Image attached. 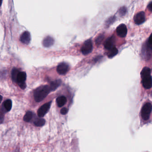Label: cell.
Returning <instances> with one entry per match:
<instances>
[{
	"label": "cell",
	"mask_w": 152,
	"mask_h": 152,
	"mask_svg": "<svg viewBox=\"0 0 152 152\" xmlns=\"http://www.w3.org/2000/svg\"><path fill=\"white\" fill-rule=\"evenodd\" d=\"M26 79V73L25 72H20L17 78V84L25 82Z\"/></svg>",
	"instance_id": "4fadbf2b"
},
{
	"label": "cell",
	"mask_w": 152,
	"mask_h": 152,
	"mask_svg": "<svg viewBox=\"0 0 152 152\" xmlns=\"http://www.w3.org/2000/svg\"><path fill=\"white\" fill-rule=\"evenodd\" d=\"M104 35H102V34L99 35V36H98V37H97V39H96V43H97V44H99L100 43H101V41H102V40L104 39Z\"/></svg>",
	"instance_id": "603a6c76"
},
{
	"label": "cell",
	"mask_w": 152,
	"mask_h": 152,
	"mask_svg": "<svg viewBox=\"0 0 152 152\" xmlns=\"http://www.w3.org/2000/svg\"><path fill=\"white\" fill-rule=\"evenodd\" d=\"M115 38L114 37H111L108 38L105 43V48L108 50H110L113 47H114Z\"/></svg>",
	"instance_id": "8fae6325"
},
{
	"label": "cell",
	"mask_w": 152,
	"mask_h": 152,
	"mask_svg": "<svg viewBox=\"0 0 152 152\" xmlns=\"http://www.w3.org/2000/svg\"><path fill=\"white\" fill-rule=\"evenodd\" d=\"M51 92L49 85H45L40 86L35 90L33 94L34 100L36 102L42 101Z\"/></svg>",
	"instance_id": "6da1fadb"
},
{
	"label": "cell",
	"mask_w": 152,
	"mask_h": 152,
	"mask_svg": "<svg viewBox=\"0 0 152 152\" xmlns=\"http://www.w3.org/2000/svg\"><path fill=\"white\" fill-rule=\"evenodd\" d=\"M68 112V109L66 108H62V109L61 110V113L62 115H65L67 114Z\"/></svg>",
	"instance_id": "d4e9b609"
},
{
	"label": "cell",
	"mask_w": 152,
	"mask_h": 152,
	"mask_svg": "<svg viewBox=\"0 0 152 152\" xmlns=\"http://www.w3.org/2000/svg\"><path fill=\"white\" fill-rule=\"evenodd\" d=\"M148 9H149L150 11L152 12V1L148 5Z\"/></svg>",
	"instance_id": "4316f807"
},
{
	"label": "cell",
	"mask_w": 152,
	"mask_h": 152,
	"mask_svg": "<svg viewBox=\"0 0 152 152\" xmlns=\"http://www.w3.org/2000/svg\"><path fill=\"white\" fill-rule=\"evenodd\" d=\"M2 100V96L0 95V103H1Z\"/></svg>",
	"instance_id": "f1b7e54d"
},
{
	"label": "cell",
	"mask_w": 152,
	"mask_h": 152,
	"mask_svg": "<svg viewBox=\"0 0 152 152\" xmlns=\"http://www.w3.org/2000/svg\"><path fill=\"white\" fill-rule=\"evenodd\" d=\"M45 123V120L41 118H37L34 121V125L38 127L43 126Z\"/></svg>",
	"instance_id": "2e32d148"
},
{
	"label": "cell",
	"mask_w": 152,
	"mask_h": 152,
	"mask_svg": "<svg viewBox=\"0 0 152 152\" xmlns=\"http://www.w3.org/2000/svg\"><path fill=\"white\" fill-rule=\"evenodd\" d=\"M146 45L148 48H149L151 50H152V33L150 35L149 38L148 39V42H147Z\"/></svg>",
	"instance_id": "7402d4cb"
},
{
	"label": "cell",
	"mask_w": 152,
	"mask_h": 152,
	"mask_svg": "<svg viewBox=\"0 0 152 152\" xmlns=\"http://www.w3.org/2000/svg\"><path fill=\"white\" fill-rule=\"evenodd\" d=\"M151 96L152 97V93H151Z\"/></svg>",
	"instance_id": "4dcf8cb0"
},
{
	"label": "cell",
	"mask_w": 152,
	"mask_h": 152,
	"mask_svg": "<svg viewBox=\"0 0 152 152\" xmlns=\"http://www.w3.org/2000/svg\"><path fill=\"white\" fill-rule=\"evenodd\" d=\"M69 70V65L66 63H61L59 64L57 68V73L60 75L66 74Z\"/></svg>",
	"instance_id": "5b68a950"
},
{
	"label": "cell",
	"mask_w": 152,
	"mask_h": 152,
	"mask_svg": "<svg viewBox=\"0 0 152 152\" xmlns=\"http://www.w3.org/2000/svg\"><path fill=\"white\" fill-rule=\"evenodd\" d=\"M116 32L117 35L121 37H125L127 33V29L124 24H121L117 28Z\"/></svg>",
	"instance_id": "8992f818"
},
{
	"label": "cell",
	"mask_w": 152,
	"mask_h": 152,
	"mask_svg": "<svg viewBox=\"0 0 152 152\" xmlns=\"http://www.w3.org/2000/svg\"><path fill=\"white\" fill-rule=\"evenodd\" d=\"M61 81L60 80H56L50 83L49 85L51 91H54L56 90L61 84Z\"/></svg>",
	"instance_id": "5bb4252c"
},
{
	"label": "cell",
	"mask_w": 152,
	"mask_h": 152,
	"mask_svg": "<svg viewBox=\"0 0 152 152\" xmlns=\"http://www.w3.org/2000/svg\"><path fill=\"white\" fill-rule=\"evenodd\" d=\"M56 101H57V103L58 107H61L66 104L67 102V99L65 96H60L57 97Z\"/></svg>",
	"instance_id": "7c38bea8"
},
{
	"label": "cell",
	"mask_w": 152,
	"mask_h": 152,
	"mask_svg": "<svg viewBox=\"0 0 152 152\" xmlns=\"http://www.w3.org/2000/svg\"><path fill=\"white\" fill-rule=\"evenodd\" d=\"M20 73V71L18 69L16 68H14L12 71V78L14 82H16L17 81V78L18 74Z\"/></svg>",
	"instance_id": "9a60e30c"
},
{
	"label": "cell",
	"mask_w": 152,
	"mask_h": 152,
	"mask_svg": "<svg viewBox=\"0 0 152 152\" xmlns=\"http://www.w3.org/2000/svg\"><path fill=\"white\" fill-rule=\"evenodd\" d=\"M152 110V105L151 103L148 102L145 104L141 109V115L142 119L145 121L149 119Z\"/></svg>",
	"instance_id": "7a4b0ae2"
},
{
	"label": "cell",
	"mask_w": 152,
	"mask_h": 152,
	"mask_svg": "<svg viewBox=\"0 0 152 152\" xmlns=\"http://www.w3.org/2000/svg\"><path fill=\"white\" fill-rule=\"evenodd\" d=\"M2 3V0H0V6H1Z\"/></svg>",
	"instance_id": "f546056e"
},
{
	"label": "cell",
	"mask_w": 152,
	"mask_h": 152,
	"mask_svg": "<svg viewBox=\"0 0 152 152\" xmlns=\"http://www.w3.org/2000/svg\"><path fill=\"white\" fill-rule=\"evenodd\" d=\"M51 103H52V101L47 102V103L44 104L43 105H42L41 107L39 108L38 111H37V115H38L39 117H43L48 113L49 109H50Z\"/></svg>",
	"instance_id": "277c9868"
},
{
	"label": "cell",
	"mask_w": 152,
	"mask_h": 152,
	"mask_svg": "<svg viewBox=\"0 0 152 152\" xmlns=\"http://www.w3.org/2000/svg\"><path fill=\"white\" fill-rule=\"evenodd\" d=\"M93 50V44L91 39H89L84 42L81 47V51L84 55H87Z\"/></svg>",
	"instance_id": "3957f363"
},
{
	"label": "cell",
	"mask_w": 152,
	"mask_h": 152,
	"mask_svg": "<svg viewBox=\"0 0 152 152\" xmlns=\"http://www.w3.org/2000/svg\"><path fill=\"white\" fill-rule=\"evenodd\" d=\"M143 86L146 89H149L152 87V78L151 75H148L142 77Z\"/></svg>",
	"instance_id": "52a82bcc"
},
{
	"label": "cell",
	"mask_w": 152,
	"mask_h": 152,
	"mask_svg": "<svg viewBox=\"0 0 152 152\" xmlns=\"http://www.w3.org/2000/svg\"><path fill=\"white\" fill-rule=\"evenodd\" d=\"M33 117V113L31 111H28L24 116V121L25 122H29Z\"/></svg>",
	"instance_id": "ffe728a7"
},
{
	"label": "cell",
	"mask_w": 152,
	"mask_h": 152,
	"mask_svg": "<svg viewBox=\"0 0 152 152\" xmlns=\"http://www.w3.org/2000/svg\"><path fill=\"white\" fill-rule=\"evenodd\" d=\"M109 50V53L108 54V57L109 58L113 57L116 56L118 53V50H117V49L115 46L113 47L111 49Z\"/></svg>",
	"instance_id": "e0dca14e"
},
{
	"label": "cell",
	"mask_w": 152,
	"mask_h": 152,
	"mask_svg": "<svg viewBox=\"0 0 152 152\" xmlns=\"http://www.w3.org/2000/svg\"><path fill=\"white\" fill-rule=\"evenodd\" d=\"M54 43V40L53 37L50 36H47L43 39L42 44L44 47L49 48L53 45Z\"/></svg>",
	"instance_id": "30bf717a"
},
{
	"label": "cell",
	"mask_w": 152,
	"mask_h": 152,
	"mask_svg": "<svg viewBox=\"0 0 152 152\" xmlns=\"http://www.w3.org/2000/svg\"><path fill=\"white\" fill-rule=\"evenodd\" d=\"M4 106L7 111H9L12 107V102L10 99L6 100L4 102Z\"/></svg>",
	"instance_id": "d6986e66"
},
{
	"label": "cell",
	"mask_w": 152,
	"mask_h": 152,
	"mask_svg": "<svg viewBox=\"0 0 152 152\" xmlns=\"http://www.w3.org/2000/svg\"><path fill=\"white\" fill-rule=\"evenodd\" d=\"M4 120V116L3 114L0 113V123H2Z\"/></svg>",
	"instance_id": "83f0119b"
},
{
	"label": "cell",
	"mask_w": 152,
	"mask_h": 152,
	"mask_svg": "<svg viewBox=\"0 0 152 152\" xmlns=\"http://www.w3.org/2000/svg\"><path fill=\"white\" fill-rule=\"evenodd\" d=\"M134 22L137 25H141L145 21V14L144 12H140L135 15L134 18Z\"/></svg>",
	"instance_id": "ba28073f"
},
{
	"label": "cell",
	"mask_w": 152,
	"mask_h": 152,
	"mask_svg": "<svg viewBox=\"0 0 152 152\" xmlns=\"http://www.w3.org/2000/svg\"><path fill=\"white\" fill-rule=\"evenodd\" d=\"M151 74V70L148 67H144L141 71V77H144L145 76H148V75H150Z\"/></svg>",
	"instance_id": "ac0fdd59"
},
{
	"label": "cell",
	"mask_w": 152,
	"mask_h": 152,
	"mask_svg": "<svg viewBox=\"0 0 152 152\" xmlns=\"http://www.w3.org/2000/svg\"><path fill=\"white\" fill-rule=\"evenodd\" d=\"M18 85L20 86V88H21V89H25L26 87V85L25 82H23V83H20L18 84Z\"/></svg>",
	"instance_id": "484cf974"
},
{
	"label": "cell",
	"mask_w": 152,
	"mask_h": 152,
	"mask_svg": "<svg viewBox=\"0 0 152 152\" xmlns=\"http://www.w3.org/2000/svg\"><path fill=\"white\" fill-rule=\"evenodd\" d=\"M115 20V17H110L109 19H108L107 21V25H109V24H112L114 22Z\"/></svg>",
	"instance_id": "cb8c5ba5"
},
{
	"label": "cell",
	"mask_w": 152,
	"mask_h": 152,
	"mask_svg": "<svg viewBox=\"0 0 152 152\" xmlns=\"http://www.w3.org/2000/svg\"><path fill=\"white\" fill-rule=\"evenodd\" d=\"M127 13V8L125 6L121 7L118 10V13L120 16L122 17L126 14Z\"/></svg>",
	"instance_id": "44dd1931"
},
{
	"label": "cell",
	"mask_w": 152,
	"mask_h": 152,
	"mask_svg": "<svg viewBox=\"0 0 152 152\" xmlns=\"http://www.w3.org/2000/svg\"><path fill=\"white\" fill-rule=\"evenodd\" d=\"M20 40L24 44L26 45L29 44L31 41V35L29 32L25 31L23 33L20 37Z\"/></svg>",
	"instance_id": "9c48e42d"
}]
</instances>
